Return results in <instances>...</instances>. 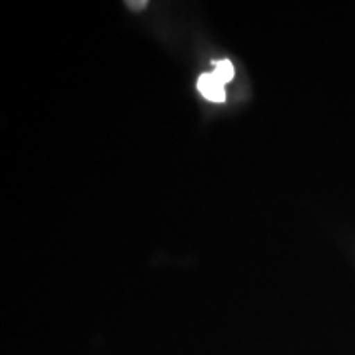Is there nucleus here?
Segmentation results:
<instances>
[{"mask_svg":"<svg viewBox=\"0 0 355 355\" xmlns=\"http://www.w3.org/2000/svg\"><path fill=\"white\" fill-rule=\"evenodd\" d=\"M127 6L132 8H144L146 6V2H127Z\"/></svg>","mask_w":355,"mask_h":355,"instance_id":"3","label":"nucleus"},{"mask_svg":"<svg viewBox=\"0 0 355 355\" xmlns=\"http://www.w3.org/2000/svg\"><path fill=\"white\" fill-rule=\"evenodd\" d=\"M212 74H214V76L219 79L222 84L229 83L230 79L234 78V64L230 63L229 60H222L216 64V69H214V73H212Z\"/></svg>","mask_w":355,"mask_h":355,"instance_id":"2","label":"nucleus"},{"mask_svg":"<svg viewBox=\"0 0 355 355\" xmlns=\"http://www.w3.org/2000/svg\"><path fill=\"white\" fill-rule=\"evenodd\" d=\"M198 89L204 97H207L209 101L222 102L225 99V91L224 84L217 79L212 73L202 74L198 81Z\"/></svg>","mask_w":355,"mask_h":355,"instance_id":"1","label":"nucleus"}]
</instances>
